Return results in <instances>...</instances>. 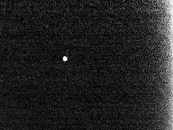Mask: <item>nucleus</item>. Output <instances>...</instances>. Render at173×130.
I'll return each mask as SVG.
<instances>
[{"label":"nucleus","mask_w":173,"mask_h":130,"mask_svg":"<svg viewBox=\"0 0 173 130\" xmlns=\"http://www.w3.org/2000/svg\"><path fill=\"white\" fill-rule=\"evenodd\" d=\"M63 60H64V61H66V60H67V57H66V56H64V57H63Z\"/></svg>","instance_id":"f257e3e1"}]
</instances>
